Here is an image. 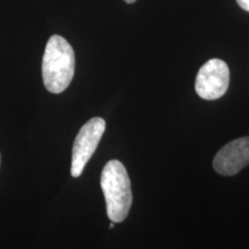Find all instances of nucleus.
<instances>
[{
  "mask_svg": "<svg viewBox=\"0 0 249 249\" xmlns=\"http://www.w3.org/2000/svg\"><path fill=\"white\" fill-rule=\"evenodd\" d=\"M105 121L102 118H92L86 123L76 135L71 151V174L79 178L92 155L95 154L103 134L105 132Z\"/></svg>",
  "mask_w": 249,
  "mask_h": 249,
  "instance_id": "3",
  "label": "nucleus"
},
{
  "mask_svg": "<svg viewBox=\"0 0 249 249\" xmlns=\"http://www.w3.org/2000/svg\"><path fill=\"white\" fill-rule=\"evenodd\" d=\"M249 164V138L227 143L213 160V169L222 176H234Z\"/></svg>",
  "mask_w": 249,
  "mask_h": 249,
  "instance_id": "5",
  "label": "nucleus"
},
{
  "mask_svg": "<svg viewBox=\"0 0 249 249\" xmlns=\"http://www.w3.org/2000/svg\"><path fill=\"white\" fill-rule=\"evenodd\" d=\"M230 85V70L220 59H210L200 68L195 89L201 98L214 101L225 95Z\"/></svg>",
  "mask_w": 249,
  "mask_h": 249,
  "instance_id": "4",
  "label": "nucleus"
},
{
  "mask_svg": "<svg viewBox=\"0 0 249 249\" xmlns=\"http://www.w3.org/2000/svg\"><path fill=\"white\" fill-rule=\"evenodd\" d=\"M75 71V54L64 37L53 35L46 44L42 62L45 88L52 93L64 92L71 85Z\"/></svg>",
  "mask_w": 249,
  "mask_h": 249,
  "instance_id": "1",
  "label": "nucleus"
},
{
  "mask_svg": "<svg viewBox=\"0 0 249 249\" xmlns=\"http://www.w3.org/2000/svg\"><path fill=\"white\" fill-rule=\"evenodd\" d=\"M101 187L107 202V213L111 222L120 223L126 219L133 202L130 180L124 164L110 160L101 176Z\"/></svg>",
  "mask_w": 249,
  "mask_h": 249,
  "instance_id": "2",
  "label": "nucleus"
},
{
  "mask_svg": "<svg viewBox=\"0 0 249 249\" xmlns=\"http://www.w3.org/2000/svg\"><path fill=\"white\" fill-rule=\"evenodd\" d=\"M236 2H238V5L240 6L242 9L249 12V0H236Z\"/></svg>",
  "mask_w": 249,
  "mask_h": 249,
  "instance_id": "6",
  "label": "nucleus"
},
{
  "mask_svg": "<svg viewBox=\"0 0 249 249\" xmlns=\"http://www.w3.org/2000/svg\"><path fill=\"white\" fill-rule=\"evenodd\" d=\"M124 1H126L127 4H133V2H135L136 0H124Z\"/></svg>",
  "mask_w": 249,
  "mask_h": 249,
  "instance_id": "7",
  "label": "nucleus"
},
{
  "mask_svg": "<svg viewBox=\"0 0 249 249\" xmlns=\"http://www.w3.org/2000/svg\"><path fill=\"white\" fill-rule=\"evenodd\" d=\"M113 227H114V223L112 222V224H111V225H110V229H113Z\"/></svg>",
  "mask_w": 249,
  "mask_h": 249,
  "instance_id": "8",
  "label": "nucleus"
}]
</instances>
